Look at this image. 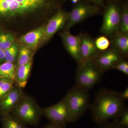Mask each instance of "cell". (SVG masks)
<instances>
[{"mask_svg": "<svg viewBox=\"0 0 128 128\" xmlns=\"http://www.w3.org/2000/svg\"><path fill=\"white\" fill-rule=\"evenodd\" d=\"M33 50L21 46L19 48L18 56L17 58L16 66L25 64L32 60L34 54Z\"/></svg>", "mask_w": 128, "mask_h": 128, "instance_id": "cell-18", "label": "cell"}, {"mask_svg": "<svg viewBox=\"0 0 128 128\" xmlns=\"http://www.w3.org/2000/svg\"><path fill=\"white\" fill-rule=\"evenodd\" d=\"M112 69H116L127 76H128V62L124 60L118 62Z\"/></svg>", "mask_w": 128, "mask_h": 128, "instance_id": "cell-26", "label": "cell"}, {"mask_svg": "<svg viewBox=\"0 0 128 128\" xmlns=\"http://www.w3.org/2000/svg\"><path fill=\"white\" fill-rule=\"evenodd\" d=\"M101 32L104 36L112 37L118 32L121 12V4L118 0H110L104 6Z\"/></svg>", "mask_w": 128, "mask_h": 128, "instance_id": "cell-6", "label": "cell"}, {"mask_svg": "<svg viewBox=\"0 0 128 128\" xmlns=\"http://www.w3.org/2000/svg\"><path fill=\"white\" fill-rule=\"evenodd\" d=\"M101 8L98 6L79 1L74 4L70 12L69 18L66 24V30H69L76 24L98 14L101 11Z\"/></svg>", "mask_w": 128, "mask_h": 128, "instance_id": "cell-7", "label": "cell"}, {"mask_svg": "<svg viewBox=\"0 0 128 128\" xmlns=\"http://www.w3.org/2000/svg\"><path fill=\"white\" fill-rule=\"evenodd\" d=\"M16 68L14 63L4 62L0 65V77L14 80Z\"/></svg>", "mask_w": 128, "mask_h": 128, "instance_id": "cell-19", "label": "cell"}, {"mask_svg": "<svg viewBox=\"0 0 128 128\" xmlns=\"http://www.w3.org/2000/svg\"><path fill=\"white\" fill-rule=\"evenodd\" d=\"M11 114L25 124L34 126L38 125L42 115V108L34 98L24 94Z\"/></svg>", "mask_w": 128, "mask_h": 128, "instance_id": "cell-3", "label": "cell"}, {"mask_svg": "<svg viewBox=\"0 0 128 128\" xmlns=\"http://www.w3.org/2000/svg\"><path fill=\"white\" fill-rule=\"evenodd\" d=\"M64 45L72 57L78 64L84 61L82 57L80 50V34L74 36L72 35L69 30H66L60 34Z\"/></svg>", "mask_w": 128, "mask_h": 128, "instance_id": "cell-12", "label": "cell"}, {"mask_svg": "<svg viewBox=\"0 0 128 128\" xmlns=\"http://www.w3.org/2000/svg\"><path fill=\"white\" fill-rule=\"evenodd\" d=\"M56 0H0V16L7 18L52 10Z\"/></svg>", "mask_w": 128, "mask_h": 128, "instance_id": "cell-2", "label": "cell"}, {"mask_svg": "<svg viewBox=\"0 0 128 128\" xmlns=\"http://www.w3.org/2000/svg\"><path fill=\"white\" fill-rule=\"evenodd\" d=\"M124 100L119 92L106 89L96 93L92 106V120L101 124L109 120L116 119L125 110Z\"/></svg>", "mask_w": 128, "mask_h": 128, "instance_id": "cell-1", "label": "cell"}, {"mask_svg": "<svg viewBox=\"0 0 128 128\" xmlns=\"http://www.w3.org/2000/svg\"><path fill=\"white\" fill-rule=\"evenodd\" d=\"M124 57L116 50L112 48L99 53L92 60L104 72L112 68L118 62L123 60Z\"/></svg>", "mask_w": 128, "mask_h": 128, "instance_id": "cell-10", "label": "cell"}, {"mask_svg": "<svg viewBox=\"0 0 128 128\" xmlns=\"http://www.w3.org/2000/svg\"><path fill=\"white\" fill-rule=\"evenodd\" d=\"M15 86L14 80L0 77V99L10 91Z\"/></svg>", "mask_w": 128, "mask_h": 128, "instance_id": "cell-21", "label": "cell"}, {"mask_svg": "<svg viewBox=\"0 0 128 128\" xmlns=\"http://www.w3.org/2000/svg\"><path fill=\"white\" fill-rule=\"evenodd\" d=\"M71 0L74 4H76L77 3L80 1V0Z\"/></svg>", "mask_w": 128, "mask_h": 128, "instance_id": "cell-32", "label": "cell"}, {"mask_svg": "<svg viewBox=\"0 0 128 128\" xmlns=\"http://www.w3.org/2000/svg\"><path fill=\"white\" fill-rule=\"evenodd\" d=\"M22 89L15 84L13 89L0 99V114H11L24 95Z\"/></svg>", "mask_w": 128, "mask_h": 128, "instance_id": "cell-11", "label": "cell"}, {"mask_svg": "<svg viewBox=\"0 0 128 128\" xmlns=\"http://www.w3.org/2000/svg\"><path fill=\"white\" fill-rule=\"evenodd\" d=\"M96 48L98 51H104L108 50L111 44V42L106 36H101L95 40Z\"/></svg>", "mask_w": 128, "mask_h": 128, "instance_id": "cell-24", "label": "cell"}, {"mask_svg": "<svg viewBox=\"0 0 128 128\" xmlns=\"http://www.w3.org/2000/svg\"><path fill=\"white\" fill-rule=\"evenodd\" d=\"M103 73L92 60H84L78 64L76 85L89 90L100 81Z\"/></svg>", "mask_w": 128, "mask_h": 128, "instance_id": "cell-5", "label": "cell"}, {"mask_svg": "<svg viewBox=\"0 0 128 128\" xmlns=\"http://www.w3.org/2000/svg\"><path fill=\"white\" fill-rule=\"evenodd\" d=\"M19 48L18 44L14 42L10 47L4 50V62L14 63L17 58Z\"/></svg>", "mask_w": 128, "mask_h": 128, "instance_id": "cell-22", "label": "cell"}, {"mask_svg": "<svg viewBox=\"0 0 128 128\" xmlns=\"http://www.w3.org/2000/svg\"><path fill=\"white\" fill-rule=\"evenodd\" d=\"M118 32L128 34V4L127 1L121 4V18Z\"/></svg>", "mask_w": 128, "mask_h": 128, "instance_id": "cell-20", "label": "cell"}, {"mask_svg": "<svg viewBox=\"0 0 128 128\" xmlns=\"http://www.w3.org/2000/svg\"><path fill=\"white\" fill-rule=\"evenodd\" d=\"M1 30V28L0 27V32Z\"/></svg>", "mask_w": 128, "mask_h": 128, "instance_id": "cell-33", "label": "cell"}, {"mask_svg": "<svg viewBox=\"0 0 128 128\" xmlns=\"http://www.w3.org/2000/svg\"><path fill=\"white\" fill-rule=\"evenodd\" d=\"M0 120L2 128H28L25 124L11 114L1 116Z\"/></svg>", "mask_w": 128, "mask_h": 128, "instance_id": "cell-17", "label": "cell"}, {"mask_svg": "<svg viewBox=\"0 0 128 128\" xmlns=\"http://www.w3.org/2000/svg\"><path fill=\"white\" fill-rule=\"evenodd\" d=\"M114 122L119 126L124 128H128V111L125 109Z\"/></svg>", "mask_w": 128, "mask_h": 128, "instance_id": "cell-25", "label": "cell"}, {"mask_svg": "<svg viewBox=\"0 0 128 128\" xmlns=\"http://www.w3.org/2000/svg\"><path fill=\"white\" fill-rule=\"evenodd\" d=\"M69 15L70 12L61 9L58 10L45 26V31L41 42L43 44L48 42L57 32L64 28L66 25Z\"/></svg>", "mask_w": 128, "mask_h": 128, "instance_id": "cell-9", "label": "cell"}, {"mask_svg": "<svg viewBox=\"0 0 128 128\" xmlns=\"http://www.w3.org/2000/svg\"><path fill=\"white\" fill-rule=\"evenodd\" d=\"M45 26L43 25L22 36L19 40L22 46L28 48L33 51L35 50L41 43L45 31Z\"/></svg>", "mask_w": 128, "mask_h": 128, "instance_id": "cell-13", "label": "cell"}, {"mask_svg": "<svg viewBox=\"0 0 128 128\" xmlns=\"http://www.w3.org/2000/svg\"><path fill=\"white\" fill-rule=\"evenodd\" d=\"M80 50L84 61L93 60L99 54L94 40L86 34H80Z\"/></svg>", "mask_w": 128, "mask_h": 128, "instance_id": "cell-14", "label": "cell"}, {"mask_svg": "<svg viewBox=\"0 0 128 128\" xmlns=\"http://www.w3.org/2000/svg\"><path fill=\"white\" fill-rule=\"evenodd\" d=\"M66 125L50 122L43 128H66Z\"/></svg>", "mask_w": 128, "mask_h": 128, "instance_id": "cell-29", "label": "cell"}, {"mask_svg": "<svg viewBox=\"0 0 128 128\" xmlns=\"http://www.w3.org/2000/svg\"><path fill=\"white\" fill-rule=\"evenodd\" d=\"M111 43L114 49L123 56H126L128 52V34L118 32L112 37Z\"/></svg>", "mask_w": 128, "mask_h": 128, "instance_id": "cell-16", "label": "cell"}, {"mask_svg": "<svg viewBox=\"0 0 128 128\" xmlns=\"http://www.w3.org/2000/svg\"></svg>", "mask_w": 128, "mask_h": 128, "instance_id": "cell-34", "label": "cell"}, {"mask_svg": "<svg viewBox=\"0 0 128 128\" xmlns=\"http://www.w3.org/2000/svg\"><path fill=\"white\" fill-rule=\"evenodd\" d=\"M82 1L87 3L98 6L101 8H104L105 6V0H82Z\"/></svg>", "mask_w": 128, "mask_h": 128, "instance_id": "cell-28", "label": "cell"}, {"mask_svg": "<svg viewBox=\"0 0 128 128\" xmlns=\"http://www.w3.org/2000/svg\"><path fill=\"white\" fill-rule=\"evenodd\" d=\"M64 98L74 122L83 116L87 111L90 101L89 90L76 85L68 91Z\"/></svg>", "mask_w": 128, "mask_h": 128, "instance_id": "cell-4", "label": "cell"}, {"mask_svg": "<svg viewBox=\"0 0 128 128\" xmlns=\"http://www.w3.org/2000/svg\"><path fill=\"white\" fill-rule=\"evenodd\" d=\"M4 51L0 48V65L4 62Z\"/></svg>", "mask_w": 128, "mask_h": 128, "instance_id": "cell-31", "label": "cell"}, {"mask_svg": "<svg viewBox=\"0 0 128 128\" xmlns=\"http://www.w3.org/2000/svg\"><path fill=\"white\" fill-rule=\"evenodd\" d=\"M32 65V60L25 64L17 66L14 79L16 86L22 89L26 86L30 77Z\"/></svg>", "mask_w": 128, "mask_h": 128, "instance_id": "cell-15", "label": "cell"}, {"mask_svg": "<svg viewBox=\"0 0 128 128\" xmlns=\"http://www.w3.org/2000/svg\"><path fill=\"white\" fill-rule=\"evenodd\" d=\"M121 98L124 100H128V88L127 87L121 92H119Z\"/></svg>", "mask_w": 128, "mask_h": 128, "instance_id": "cell-30", "label": "cell"}, {"mask_svg": "<svg viewBox=\"0 0 128 128\" xmlns=\"http://www.w3.org/2000/svg\"><path fill=\"white\" fill-rule=\"evenodd\" d=\"M42 114L51 122L66 125L74 122L64 98L54 105L42 108Z\"/></svg>", "mask_w": 128, "mask_h": 128, "instance_id": "cell-8", "label": "cell"}, {"mask_svg": "<svg viewBox=\"0 0 128 128\" xmlns=\"http://www.w3.org/2000/svg\"><path fill=\"white\" fill-rule=\"evenodd\" d=\"M97 128H126L119 126L115 122H107L104 123L99 124Z\"/></svg>", "mask_w": 128, "mask_h": 128, "instance_id": "cell-27", "label": "cell"}, {"mask_svg": "<svg viewBox=\"0 0 128 128\" xmlns=\"http://www.w3.org/2000/svg\"><path fill=\"white\" fill-rule=\"evenodd\" d=\"M15 37L10 33L0 34V48L3 50L9 48L14 42Z\"/></svg>", "mask_w": 128, "mask_h": 128, "instance_id": "cell-23", "label": "cell"}]
</instances>
